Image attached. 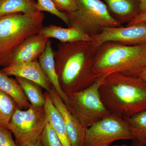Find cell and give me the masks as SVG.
<instances>
[{"label":"cell","instance_id":"6da1fadb","mask_svg":"<svg viewBox=\"0 0 146 146\" xmlns=\"http://www.w3.org/2000/svg\"><path fill=\"white\" fill-rule=\"evenodd\" d=\"M94 40L58 44L54 50L56 70L61 89L66 95L84 90L99 78L93 70L100 45Z\"/></svg>","mask_w":146,"mask_h":146},{"label":"cell","instance_id":"7a4b0ae2","mask_svg":"<svg viewBox=\"0 0 146 146\" xmlns=\"http://www.w3.org/2000/svg\"><path fill=\"white\" fill-rule=\"evenodd\" d=\"M99 92L111 113L129 117L146 110V82L139 77L119 74L106 76Z\"/></svg>","mask_w":146,"mask_h":146},{"label":"cell","instance_id":"3957f363","mask_svg":"<svg viewBox=\"0 0 146 146\" xmlns=\"http://www.w3.org/2000/svg\"><path fill=\"white\" fill-rule=\"evenodd\" d=\"M146 67V44L129 46L108 42L98 49L93 70L99 77L112 74L137 77Z\"/></svg>","mask_w":146,"mask_h":146},{"label":"cell","instance_id":"277c9868","mask_svg":"<svg viewBox=\"0 0 146 146\" xmlns=\"http://www.w3.org/2000/svg\"><path fill=\"white\" fill-rule=\"evenodd\" d=\"M44 14L11 13L0 17V67L10 65L14 52L28 37L40 33Z\"/></svg>","mask_w":146,"mask_h":146},{"label":"cell","instance_id":"5b68a950","mask_svg":"<svg viewBox=\"0 0 146 146\" xmlns=\"http://www.w3.org/2000/svg\"><path fill=\"white\" fill-rule=\"evenodd\" d=\"M76 11L66 13L68 27H75L92 37L100 34L105 29L121 26L101 0H76Z\"/></svg>","mask_w":146,"mask_h":146},{"label":"cell","instance_id":"8992f818","mask_svg":"<svg viewBox=\"0 0 146 146\" xmlns=\"http://www.w3.org/2000/svg\"><path fill=\"white\" fill-rule=\"evenodd\" d=\"M106 76L100 77L86 89L68 94L70 112L84 127L88 128L111 114L104 104L99 89Z\"/></svg>","mask_w":146,"mask_h":146},{"label":"cell","instance_id":"52a82bcc","mask_svg":"<svg viewBox=\"0 0 146 146\" xmlns=\"http://www.w3.org/2000/svg\"><path fill=\"white\" fill-rule=\"evenodd\" d=\"M47 121L44 106L30 104L27 109L17 108L10 120L7 129L13 133L18 146L40 138Z\"/></svg>","mask_w":146,"mask_h":146},{"label":"cell","instance_id":"ba28073f","mask_svg":"<svg viewBox=\"0 0 146 146\" xmlns=\"http://www.w3.org/2000/svg\"><path fill=\"white\" fill-rule=\"evenodd\" d=\"M133 139L125 120L111 113L87 129L82 146H110L115 141Z\"/></svg>","mask_w":146,"mask_h":146},{"label":"cell","instance_id":"9c48e42d","mask_svg":"<svg viewBox=\"0 0 146 146\" xmlns=\"http://www.w3.org/2000/svg\"><path fill=\"white\" fill-rule=\"evenodd\" d=\"M91 38L101 44L108 42L129 46L146 44V22L126 27L106 28L100 34Z\"/></svg>","mask_w":146,"mask_h":146},{"label":"cell","instance_id":"30bf717a","mask_svg":"<svg viewBox=\"0 0 146 146\" xmlns=\"http://www.w3.org/2000/svg\"><path fill=\"white\" fill-rule=\"evenodd\" d=\"M48 94L53 104L63 118L71 145L83 146L87 128L84 127L71 114L53 86Z\"/></svg>","mask_w":146,"mask_h":146},{"label":"cell","instance_id":"8fae6325","mask_svg":"<svg viewBox=\"0 0 146 146\" xmlns=\"http://www.w3.org/2000/svg\"><path fill=\"white\" fill-rule=\"evenodd\" d=\"M0 70L7 75L23 78L33 82L48 93L53 87L37 60L22 64L10 65Z\"/></svg>","mask_w":146,"mask_h":146},{"label":"cell","instance_id":"7c38bea8","mask_svg":"<svg viewBox=\"0 0 146 146\" xmlns=\"http://www.w3.org/2000/svg\"><path fill=\"white\" fill-rule=\"evenodd\" d=\"M49 39L40 33L28 37L14 52L10 65L37 60L44 50Z\"/></svg>","mask_w":146,"mask_h":146},{"label":"cell","instance_id":"4fadbf2b","mask_svg":"<svg viewBox=\"0 0 146 146\" xmlns=\"http://www.w3.org/2000/svg\"><path fill=\"white\" fill-rule=\"evenodd\" d=\"M121 25L127 24L140 13L138 0H101Z\"/></svg>","mask_w":146,"mask_h":146},{"label":"cell","instance_id":"5bb4252c","mask_svg":"<svg viewBox=\"0 0 146 146\" xmlns=\"http://www.w3.org/2000/svg\"><path fill=\"white\" fill-rule=\"evenodd\" d=\"M38 58V61L45 76L67 106L68 103V96L61 89L58 81L56 70L54 50L51 41L49 39L47 42L44 50Z\"/></svg>","mask_w":146,"mask_h":146},{"label":"cell","instance_id":"9a60e30c","mask_svg":"<svg viewBox=\"0 0 146 146\" xmlns=\"http://www.w3.org/2000/svg\"><path fill=\"white\" fill-rule=\"evenodd\" d=\"M40 33L47 38L58 39L62 43L93 40L91 36L73 27L66 28L50 25L44 27Z\"/></svg>","mask_w":146,"mask_h":146},{"label":"cell","instance_id":"2e32d148","mask_svg":"<svg viewBox=\"0 0 146 146\" xmlns=\"http://www.w3.org/2000/svg\"><path fill=\"white\" fill-rule=\"evenodd\" d=\"M44 96L46 102L44 108L48 122L54 129L63 146H72L68 138L64 121L60 112L53 104L48 93L46 91Z\"/></svg>","mask_w":146,"mask_h":146},{"label":"cell","instance_id":"e0dca14e","mask_svg":"<svg viewBox=\"0 0 146 146\" xmlns=\"http://www.w3.org/2000/svg\"><path fill=\"white\" fill-rule=\"evenodd\" d=\"M0 90L11 97L16 102L20 109L26 110L29 108L30 103L16 79L9 77V76L1 70Z\"/></svg>","mask_w":146,"mask_h":146},{"label":"cell","instance_id":"ac0fdd59","mask_svg":"<svg viewBox=\"0 0 146 146\" xmlns=\"http://www.w3.org/2000/svg\"><path fill=\"white\" fill-rule=\"evenodd\" d=\"M123 118L133 137L132 145L146 146V110L132 117Z\"/></svg>","mask_w":146,"mask_h":146},{"label":"cell","instance_id":"d6986e66","mask_svg":"<svg viewBox=\"0 0 146 146\" xmlns=\"http://www.w3.org/2000/svg\"><path fill=\"white\" fill-rule=\"evenodd\" d=\"M34 0H0V17L11 13L37 12Z\"/></svg>","mask_w":146,"mask_h":146},{"label":"cell","instance_id":"ffe728a7","mask_svg":"<svg viewBox=\"0 0 146 146\" xmlns=\"http://www.w3.org/2000/svg\"><path fill=\"white\" fill-rule=\"evenodd\" d=\"M15 77L30 104L38 107L44 106L46 100L44 94H43L42 91V87L33 82L23 78Z\"/></svg>","mask_w":146,"mask_h":146},{"label":"cell","instance_id":"44dd1931","mask_svg":"<svg viewBox=\"0 0 146 146\" xmlns=\"http://www.w3.org/2000/svg\"><path fill=\"white\" fill-rule=\"evenodd\" d=\"M18 108L11 97L0 90V128H7L11 117Z\"/></svg>","mask_w":146,"mask_h":146},{"label":"cell","instance_id":"7402d4cb","mask_svg":"<svg viewBox=\"0 0 146 146\" xmlns=\"http://www.w3.org/2000/svg\"><path fill=\"white\" fill-rule=\"evenodd\" d=\"M36 7L39 12L46 11L56 16L69 26V21L66 13L58 10L52 0H37Z\"/></svg>","mask_w":146,"mask_h":146},{"label":"cell","instance_id":"603a6c76","mask_svg":"<svg viewBox=\"0 0 146 146\" xmlns=\"http://www.w3.org/2000/svg\"><path fill=\"white\" fill-rule=\"evenodd\" d=\"M40 140L43 146H63L54 129L48 122L41 135Z\"/></svg>","mask_w":146,"mask_h":146},{"label":"cell","instance_id":"cb8c5ba5","mask_svg":"<svg viewBox=\"0 0 146 146\" xmlns=\"http://www.w3.org/2000/svg\"><path fill=\"white\" fill-rule=\"evenodd\" d=\"M58 10L66 13L76 11L78 9L76 0H52Z\"/></svg>","mask_w":146,"mask_h":146},{"label":"cell","instance_id":"d4e9b609","mask_svg":"<svg viewBox=\"0 0 146 146\" xmlns=\"http://www.w3.org/2000/svg\"><path fill=\"white\" fill-rule=\"evenodd\" d=\"M0 146H19L12 138L11 132L6 128H0Z\"/></svg>","mask_w":146,"mask_h":146},{"label":"cell","instance_id":"484cf974","mask_svg":"<svg viewBox=\"0 0 146 146\" xmlns=\"http://www.w3.org/2000/svg\"><path fill=\"white\" fill-rule=\"evenodd\" d=\"M141 22H146V12L139 13L132 21L127 24V25H130Z\"/></svg>","mask_w":146,"mask_h":146},{"label":"cell","instance_id":"4316f807","mask_svg":"<svg viewBox=\"0 0 146 146\" xmlns=\"http://www.w3.org/2000/svg\"><path fill=\"white\" fill-rule=\"evenodd\" d=\"M19 146H43L40 138L35 141L25 142L21 144Z\"/></svg>","mask_w":146,"mask_h":146},{"label":"cell","instance_id":"83f0119b","mask_svg":"<svg viewBox=\"0 0 146 146\" xmlns=\"http://www.w3.org/2000/svg\"><path fill=\"white\" fill-rule=\"evenodd\" d=\"M140 13L146 12V0H138Z\"/></svg>","mask_w":146,"mask_h":146},{"label":"cell","instance_id":"f1b7e54d","mask_svg":"<svg viewBox=\"0 0 146 146\" xmlns=\"http://www.w3.org/2000/svg\"><path fill=\"white\" fill-rule=\"evenodd\" d=\"M138 77L141 78L144 81L146 82V67L141 72V73L140 74Z\"/></svg>","mask_w":146,"mask_h":146},{"label":"cell","instance_id":"f546056e","mask_svg":"<svg viewBox=\"0 0 146 146\" xmlns=\"http://www.w3.org/2000/svg\"><path fill=\"white\" fill-rule=\"evenodd\" d=\"M132 146H138L136 145H132Z\"/></svg>","mask_w":146,"mask_h":146}]
</instances>
